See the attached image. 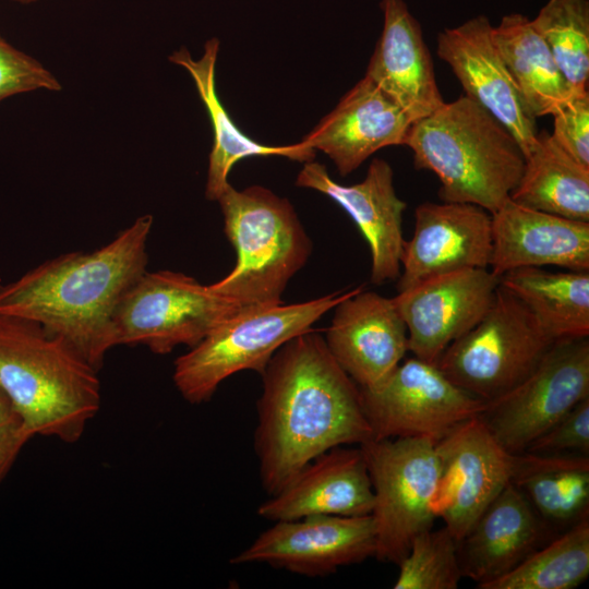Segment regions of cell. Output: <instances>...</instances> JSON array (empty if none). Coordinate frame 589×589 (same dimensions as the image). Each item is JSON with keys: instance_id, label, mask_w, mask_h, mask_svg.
Listing matches in <instances>:
<instances>
[{"instance_id": "obj_1", "label": "cell", "mask_w": 589, "mask_h": 589, "mask_svg": "<svg viewBox=\"0 0 589 589\" xmlns=\"http://www.w3.org/2000/svg\"><path fill=\"white\" fill-rule=\"evenodd\" d=\"M261 375L254 449L267 494L326 450L373 438L360 387L313 329L284 344Z\"/></svg>"}, {"instance_id": "obj_2", "label": "cell", "mask_w": 589, "mask_h": 589, "mask_svg": "<svg viewBox=\"0 0 589 589\" xmlns=\"http://www.w3.org/2000/svg\"><path fill=\"white\" fill-rule=\"evenodd\" d=\"M149 214L91 252H70L0 285V313L35 321L99 371L116 344L115 312L147 271Z\"/></svg>"}, {"instance_id": "obj_3", "label": "cell", "mask_w": 589, "mask_h": 589, "mask_svg": "<svg viewBox=\"0 0 589 589\" xmlns=\"http://www.w3.org/2000/svg\"><path fill=\"white\" fill-rule=\"evenodd\" d=\"M0 389L34 436L75 443L101 405L98 370L65 339L0 313Z\"/></svg>"}, {"instance_id": "obj_4", "label": "cell", "mask_w": 589, "mask_h": 589, "mask_svg": "<svg viewBox=\"0 0 589 589\" xmlns=\"http://www.w3.org/2000/svg\"><path fill=\"white\" fill-rule=\"evenodd\" d=\"M405 145L417 169L440 180L443 202L496 212L518 184L526 157L515 137L467 95L412 122Z\"/></svg>"}, {"instance_id": "obj_5", "label": "cell", "mask_w": 589, "mask_h": 589, "mask_svg": "<svg viewBox=\"0 0 589 589\" xmlns=\"http://www.w3.org/2000/svg\"><path fill=\"white\" fill-rule=\"evenodd\" d=\"M217 201L237 262L212 288L244 309L283 303L289 280L312 252L292 205L259 185L238 191L229 184Z\"/></svg>"}, {"instance_id": "obj_6", "label": "cell", "mask_w": 589, "mask_h": 589, "mask_svg": "<svg viewBox=\"0 0 589 589\" xmlns=\"http://www.w3.org/2000/svg\"><path fill=\"white\" fill-rule=\"evenodd\" d=\"M310 301L242 309L175 361L172 380L190 404L208 401L223 381L244 370L263 373L274 353L359 288Z\"/></svg>"}, {"instance_id": "obj_7", "label": "cell", "mask_w": 589, "mask_h": 589, "mask_svg": "<svg viewBox=\"0 0 589 589\" xmlns=\"http://www.w3.org/2000/svg\"><path fill=\"white\" fill-rule=\"evenodd\" d=\"M554 341L528 309L498 285L480 322L453 341L436 365L455 385L489 402L519 385Z\"/></svg>"}, {"instance_id": "obj_8", "label": "cell", "mask_w": 589, "mask_h": 589, "mask_svg": "<svg viewBox=\"0 0 589 589\" xmlns=\"http://www.w3.org/2000/svg\"><path fill=\"white\" fill-rule=\"evenodd\" d=\"M242 309L183 273L146 271L115 312L116 344L143 345L157 354L192 348Z\"/></svg>"}, {"instance_id": "obj_9", "label": "cell", "mask_w": 589, "mask_h": 589, "mask_svg": "<svg viewBox=\"0 0 589 589\" xmlns=\"http://www.w3.org/2000/svg\"><path fill=\"white\" fill-rule=\"evenodd\" d=\"M373 489L375 558L399 564L413 539L432 529L440 464L435 442L419 437L370 440L359 445Z\"/></svg>"}, {"instance_id": "obj_10", "label": "cell", "mask_w": 589, "mask_h": 589, "mask_svg": "<svg viewBox=\"0 0 589 589\" xmlns=\"http://www.w3.org/2000/svg\"><path fill=\"white\" fill-rule=\"evenodd\" d=\"M586 397L589 338H561L519 385L485 402L479 417L505 449L520 454Z\"/></svg>"}, {"instance_id": "obj_11", "label": "cell", "mask_w": 589, "mask_h": 589, "mask_svg": "<svg viewBox=\"0 0 589 589\" xmlns=\"http://www.w3.org/2000/svg\"><path fill=\"white\" fill-rule=\"evenodd\" d=\"M360 393L374 440L419 437L436 443L485 407L436 364L416 357L400 362L378 386Z\"/></svg>"}, {"instance_id": "obj_12", "label": "cell", "mask_w": 589, "mask_h": 589, "mask_svg": "<svg viewBox=\"0 0 589 589\" xmlns=\"http://www.w3.org/2000/svg\"><path fill=\"white\" fill-rule=\"evenodd\" d=\"M435 449L440 474L431 508L459 542L512 482L517 454L505 449L480 417L457 426Z\"/></svg>"}, {"instance_id": "obj_13", "label": "cell", "mask_w": 589, "mask_h": 589, "mask_svg": "<svg viewBox=\"0 0 589 589\" xmlns=\"http://www.w3.org/2000/svg\"><path fill=\"white\" fill-rule=\"evenodd\" d=\"M375 551L376 533L371 514L315 515L275 521L230 562L235 565L265 563L318 577L375 556Z\"/></svg>"}, {"instance_id": "obj_14", "label": "cell", "mask_w": 589, "mask_h": 589, "mask_svg": "<svg viewBox=\"0 0 589 589\" xmlns=\"http://www.w3.org/2000/svg\"><path fill=\"white\" fill-rule=\"evenodd\" d=\"M500 278L489 268L464 269L420 283L393 298L408 333V351L436 364L446 348L490 308Z\"/></svg>"}, {"instance_id": "obj_15", "label": "cell", "mask_w": 589, "mask_h": 589, "mask_svg": "<svg viewBox=\"0 0 589 589\" xmlns=\"http://www.w3.org/2000/svg\"><path fill=\"white\" fill-rule=\"evenodd\" d=\"M414 231L405 241L397 291L428 279L472 268H489L492 217L470 203L425 202L414 212Z\"/></svg>"}, {"instance_id": "obj_16", "label": "cell", "mask_w": 589, "mask_h": 589, "mask_svg": "<svg viewBox=\"0 0 589 589\" xmlns=\"http://www.w3.org/2000/svg\"><path fill=\"white\" fill-rule=\"evenodd\" d=\"M492 27L485 15H478L443 29L437 35V56L449 65L466 95L510 132L526 157L537 141V118L493 43Z\"/></svg>"}, {"instance_id": "obj_17", "label": "cell", "mask_w": 589, "mask_h": 589, "mask_svg": "<svg viewBox=\"0 0 589 589\" xmlns=\"http://www.w3.org/2000/svg\"><path fill=\"white\" fill-rule=\"evenodd\" d=\"M296 184L322 192L352 218L370 248L373 284L398 279L407 205L396 194L394 172L386 160L373 159L364 179L351 185L334 181L324 165L311 160L304 163Z\"/></svg>"}, {"instance_id": "obj_18", "label": "cell", "mask_w": 589, "mask_h": 589, "mask_svg": "<svg viewBox=\"0 0 589 589\" xmlns=\"http://www.w3.org/2000/svg\"><path fill=\"white\" fill-rule=\"evenodd\" d=\"M334 309L324 338L329 352L360 388L378 386L408 351L407 327L393 298L361 286Z\"/></svg>"}, {"instance_id": "obj_19", "label": "cell", "mask_w": 589, "mask_h": 589, "mask_svg": "<svg viewBox=\"0 0 589 589\" xmlns=\"http://www.w3.org/2000/svg\"><path fill=\"white\" fill-rule=\"evenodd\" d=\"M411 124L407 113L364 75L302 142L325 153L347 176L378 149L405 145Z\"/></svg>"}, {"instance_id": "obj_20", "label": "cell", "mask_w": 589, "mask_h": 589, "mask_svg": "<svg viewBox=\"0 0 589 589\" xmlns=\"http://www.w3.org/2000/svg\"><path fill=\"white\" fill-rule=\"evenodd\" d=\"M491 217L489 269L498 278L530 266L589 272V223L528 208L509 199Z\"/></svg>"}, {"instance_id": "obj_21", "label": "cell", "mask_w": 589, "mask_h": 589, "mask_svg": "<svg viewBox=\"0 0 589 589\" xmlns=\"http://www.w3.org/2000/svg\"><path fill=\"white\" fill-rule=\"evenodd\" d=\"M373 508V489L360 448L337 446L306 464L257 509L266 519L315 515L363 516Z\"/></svg>"}, {"instance_id": "obj_22", "label": "cell", "mask_w": 589, "mask_h": 589, "mask_svg": "<svg viewBox=\"0 0 589 589\" xmlns=\"http://www.w3.org/2000/svg\"><path fill=\"white\" fill-rule=\"evenodd\" d=\"M554 537L555 530L509 482L458 542L462 577L480 588L513 570Z\"/></svg>"}, {"instance_id": "obj_23", "label": "cell", "mask_w": 589, "mask_h": 589, "mask_svg": "<svg viewBox=\"0 0 589 589\" xmlns=\"http://www.w3.org/2000/svg\"><path fill=\"white\" fill-rule=\"evenodd\" d=\"M381 9L383 31L365 76L414 122L444 104L431 53L420 23L404 0H383Z\"/></svg>"}, {"instance_id": "obj_24", "label": "cell", "mask_w": 589, "mask_h": 589, "mask_svg": "<svg viewBox=\"0 0 589 589\" xmlns=\"http://www.w3.org/2000/svg\"><path fill=\"white\" fill-rule=\"evenodd\" d=\"M219 40L206 41L204 52L197 60L182 47L169 56V61L184 68L193 79L199 96L204 104L213 128L214 142L208 158L205 195L217 201L230 184L228 175L231 168L245 157L281 156L300 163L314 159L315 149L302 141L297 144L272 146L259 143L241 132L221 105L215 82V68Z\"/></svg>"}, {"instance_id": "obj_25", "label": "cell", "mask_w": 589, "mask_h": 589, "mask_svg": "<svg viewBox=\"0 0 589 589\" xmlns=\"http://www.w3.org/2000/svg\"><path fill=\"white\" fill-rule=\"evenodd\" d=\"M492 39L536 118L553 115L577 94L527 16L520 13L504 15L500 24L492 27Z\"/></svg>"}, {"instance_id": "obj_26", "label": "cell", "mask_w": 589, "mask_h": 589, "mask_svg": "<svg viewBox=\"0 0 589 589\" xmlns=\"http://www.w3.org/2000/svg\"><path fill=\"white\" fill-rule=\"evenodd\" d=\"M509 200L528 208L589 223V167L566 153L549 132H538Z\"/></svg>"}, {"instance_id": "obj_27", "label": "cell", "mask_w": 589, "mask_h": 589, "mask_svg": "<svg viewBox=\"0 0 589 589\" xmlns=\"http://www.w3.org/2000/svg\"><path fill=\"white\" fill-rule=\"evenodd\" d=\"M512 483L555 531L589 518V456L517 454Z\"/></svg>"}, {"instance_id": "obj_28", "label": "cell", "mask_w": 589, "mask_h": 589, "mask_svg": "<svg viewBox=\"0 0 589 589\" xmlns=\"http://www.w3.org/2000/svg\"><path fill=\"white\" fill-rule=\"evenodd\" d=\"M500 285L553 340L589 336V272L519 267L504 273Z\"/></svg>"}, {"instance_id": "obj_29", "label": "cell", "mask_w": 589, "mask_h": 589, "mask_svg": "<svg viewBox=\"0 0 589 589\" xmlns=\"http://www.w3.org/2000/svg\"><path fill=\"white\" fill-rule=\"evenodd\" d=\"M589 575V518L558 533L480 589H574Z\"/></svg>"}, {"instance_id": "obj_30", "label": "cell", "mask_w": 589, "mask_h": 589, "mask_svg": "<svg viewBox=\"0 0 589 589\" xmlns=\"http://www.w3.org/2000/svg\"><path fill=\"white\" fill-rule=\"evenodd\" d=\"M530 21L573 91L577 94L588 91V0H549Z\"/></svg>"}, {"instance_id": "obj_31", "label": "cell", "mask_w": 589, "mask_h": 589, "mask_svg": "<svg viewBox=\"0 0 589 589\" xmlns=\"http://www.w3.org/2000/svg\"><path fill=\"white\" fill-rule=\"evenodd\" d=\"M398 565L395 589H456L462 578L458 541L445 526L418 534Z\"/></svg>"}, {"instance_id": "obj_32", "label": "cell", "mask_w": 589, "mask_h": 589, "mask_svg": "<svg viewBox=\"0 0 589 589\" xmlns=\"http://www.w3.org/2000/svg\"><path fill=\"white\" fill-rule=\"evenodd\" d=\"M39 89L59 92L62 86L43 63L16 49L0 35V101Z\"/></svg>"}, {"instance_id": "obj_33", "label": "cell", "mask_w": 589, "mask_h": 589, "mask_svg": "<svg viewBox=\"0 0 589 589\" xmlns=\"http://www.w3.org/2000/svg\"><path fill=\"white\" fill-rule=\"evenodd\" d=\"M542 455L589 456V397L584 398L525 450Z\"/></svg>"}, {"instance_id": "obj_34", "label": "cell", "mask_w": 589, "mask_h": 589, "mask_svg": "<svg viewBox=\"0 0 589 589\" xmlns=\"http://www.w3.org/2000/svg\"><path fill=\"white\" fill-rule=\"evenodd\" d=\"M552 116V137L574 159L589 167V92L576 94Z\"/></svg>"}, {"instance_id": "obj_35", "label": "cell", "mask_w": 589, "mask_h": 589, "mask_svg": "<svg viewBox=\"0 0 589 589\" xmlns=\"http://www.w3.org/2000/svg\"><path fill=\"white\" fill-rule=\"evenodd\" d=\"M33 437L21 414L0 389V484Z\"/></svg>"}, {"instance_id": "obj_36", "label": "cell", "mask_w": 589, "mask_h": 589, "mask_svg": "<svg viewBox=\"0 0 589 589\" xmlns=\"http://www.w3.org/2000/svg\"><path fill=\"white\" fill-rule=\"evenodd\" d=\"M15 2H19V3H23V4H27V3H34L36 1H39V0H13Z\"/></svg>"}]
</instances>
